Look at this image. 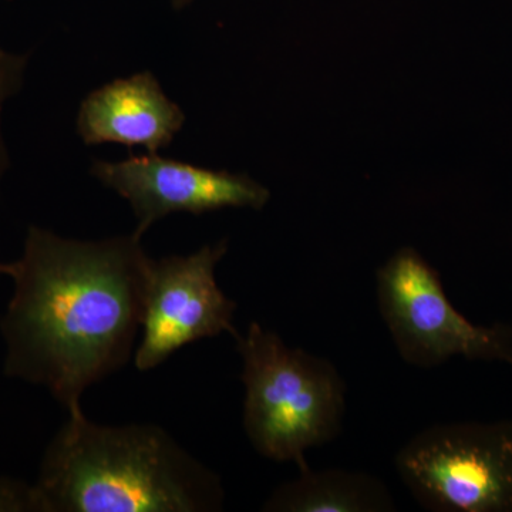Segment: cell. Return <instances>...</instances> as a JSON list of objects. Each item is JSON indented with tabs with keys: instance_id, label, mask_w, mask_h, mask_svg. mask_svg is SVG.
Masks as SVG:
<instances>
[{
	"instance_id": "cell-1",
	"label": "cell",
	"mask_w": 512,
	"mask_h": 512,
	"mask_svg": "<svg viewBox=\"0 0 512 512\" xmlns=\"http://www.w3.org/2000/svg\"><path fill=\"white\" fill-rule=\"evenodd\" d=\"M140 235L77 241L32 225L10 262L3 373L46 387L69 414L134 356L151 261Z\"/></svg>"
},
{
	"instance_id": "cell-2",
	"label": "cell",
	"mask_w": 512,
	"mask_h": 512,
	"mask_svg": "<svg viewBox=\"0 0 512 512\" xmlns=\"http://www.w3.org/2000/svg\"><path fill=\"white\" fill-rule=\"evenodd\" d=\"M42 512H215L221 478L160 426H101L69 414L35 483Z\"/></svg>"
},
{
	"instance_id": "cell-3",
	"label": "cell",
	"mask_w": 512,
	"mask_h": 512,
	"mask_svg": "<svg viewBox=\"0 0 512 512\" xmlns=\"http://www.w3.org/2000/svg\"><path fill=\"white\" fill-rule=\"evenodd\" d=\"M234 339L244 362L248 440L261 456L305 470L306 451L335 440L342 430L346 384L339 370L256 322Z\"/></svg>"
},
{
	"instance_id": "cell-4",
	"label": "cell",
	"mask_w": 512,
	"mask_h": 512,
	"mask_svg": "<svg viewBox=\"0 0 512 512\" xmlns=\"http://www.w3.org/2000/svg\"><path fill=\"white\" fill-rule=\"evenodd\" d=\"M397 474L434 512H512V420L434 424L407 441Z\"/></svg>"
},
{
	"instance_id": "cell-5",
	"label": "cell",
	"mask_w": 512,
	"mask_h": 512,
	"mask_svg": "<svg viewBox=\"0 0 512 512\" xmlns=\"http://www.w3.org/2000/svg\"><path fill=\"white\" fill-rule=\"evenodd\" d=\"M377 305L404 362L420 369L453 357L512 366V326L476 325L454 308L439 272L404 247L377 271Z\"/></svg>"
},
{
	"instance_id": "cell-6",
	"label": "cell",
	"mask_w": 512,
	"mask_h": 512,
	"mask_svg": "<svg viewBox=\"0 0 512 512\" xmlns=\"http://www.w3.org/2000/svg\"><path fill=\"white\" fill-rule=\"evenodd\" d=\"M228 251L227 239L191 255L153 259L144 291L143 338L134 365L148 372L197 340L237 335V302L217 284L215 269Z\"/></svg>"
},
{
	"instance_id": "cell-7",
	"label": "cell",
	"mask_w": 512,
	"mask_h": 512,
	"mask_svg": "<svg viewBox=\"0 0 512 512\" xmlns=\"http://www.w3.org/2000/svg\"><path fill=\"white\" fill-rule=\"evenodd\" d=\"M92 175L130 202L137 232L177 212L201 215L225 208L262 210L271 198L264 185L244 174L210 170L157 154L123 161L96 160Z\"/></svg>"
},
{
	"instance_id": "cell-8",
	"label": "cell",
	"mask_w": 512,
	"mask_h": 512,
	"mask_svg": "<svg viewBox=\"0 0 512 512\" xmlns=\"http://www.w3.org/2000/svg\"><path fill=\"white\" fill-rule=\"evenodd\" d=\"M184 124L183 109L168 99L151 72L93 90L77 114V133L87 146L123 144L146 148L150 154L170 146Z\"/></svg>"
},
{
	"instance_id": "cell-9",
	"label": "cell",
	"mask_w": 512,
	"mask_h": 512,
	"mask_svg": "<svg viewBox=\"0 0 512 512\" xmlns=\"http://www.w3.org/2000/svg\"><path fill=\"white\" fill-rule=\"evenodd\" d=\"M266 512H389L396 511L386 483L363 471L326 468L301 470L269 495Z\"/></svg>"
},
{
	"instance_id": "cell-10",
	"label": "cell",
	"mask_w": 512,
	"mask_h": 512,
	"mask_svg": "<svg viewBox=\"0 0 512 512\" xmlns=\"http://www.w3.org/2000/svg\"><path fill=\"white\" fill-rule=\"evenodd\" d=\"M28 63V53L18 55L0 47V180L8 173L10 167L9 151L2 131V111L6 101L22 89Z\"/></svg>"
},
{
	"instance_id": "cell-11",
	"label": "cell",
	"mask_w": 512,
	"mask_h": 512,
	"mask_svg": "<svg viewBox=\"0 0 512 512\" xmlns=\"http://www.w3.org/2000/svg\"><path fill=\"white\" fill-rule=\"evenodd\" d=\"M0 512H42L35 484L0 476Z\"/></svg>"
},
{
	"instance_id": "cell-12",
	"label": "cell",
	"mask_w": 512,
	"mask_h": 512,
	"mask_svg": "<svg viewBox=\"0 0 512 512\" xmlns=\"http://www.w3.org/2000/svg\"><path fill=\"white\" fill-rule=\"evenodd\" d=\"M192 2H194V0H170L174 10H184L188 8Z\"/></svg>"
},
{
	"instance_id": "cell-13",
	"label": "cell",
	"mask_w": 512,
	"mask_h": 512,
	"mask_svg": "<svg viewBox=\"0 0 512 512\" xmlns=\"http://www.w3.org/2000/svg\"><path fill=\"white\" fill-rule=\"evenodd\" d=\"M9 269H10V264H5V262H0V276H2V275L8 276Z\"/></svg>"
}]
</instances>
